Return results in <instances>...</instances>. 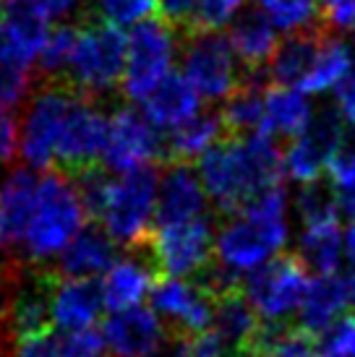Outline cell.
<instances>
[{"mask_svg": "<svg viewBox=\"0 0 355 357\" xmlns=\"http://www.w3.org/2000/svg\"><path fill=\"white\" fill-rule=\"evenodd\" d=\"M285 206V188L277 185L256 196L240 214L227 219L217 235V261L240 274L264 266L266 258L280 253L287 243Z\"/></svg>", "mask_w": 355, "mask_h": 357, "instance_id": "obj_1", "label": "cell"}, {"mask_svg": "<svg viewBox=\"0 0 355 357\" xmlns=\"http://www.w3.org/2000/svg\"><path fill=\"white\" fill-rule=\"evenodd\" d=\"M87 211L81 206L68 175L45 172L34 201L29 229L24 235L19 261L27 266H42L52 256H60L71 240L81 232Z\"/></svg>", "mask_w": 355, "mask_h": 357, "instance_id": "obj_2", "label": "cell"}, {"mask_svg": "<svg viewBox=\"0 0 355 357\" xmlns=\"http://www.w3.org/2000/svg\"><path fill=\"white\" fill-rule=\"evenodd\" d=\"M129 37L105 16L87 13L79 24V40L66 73L60 76L71 86L92 100H102L126 76Z\"/></svg>", "mask_w": 355, "mask_h": 357, "instance_id": "obj_3", "label": "cell"}, {"mask_svg": "<svg viewBox=\"0 0 355 357\" xmlns=\"http://www.w3.org/2000/svg\"><path fill=\"white\" fill-rule=\"evenodd\" d=\"M215 222L209 214L178 227L152 229L144 243L129 253H138L147 261L157 279L196 277L217 256Z\"/></svg>", "mask_w": 355, "mask_h": 357, "instance_id": "obj_4", "label": "cell"}, {"mask_svg": "<svg viewBox=\"0 0 355 357\" xmlns=\"http://www.w3.org/2000/svg\"><path fill=\"white\" fill-rule=\"evenodd\" d=\"M76 94L81 91L73 89L68 81L50 79L29 97L19 123V154L29 169L50 172L55 167L60 130Z\"/></svg>", "mask_w": 355, "mask_h": 357, "instance_id": "obj_5", "label": "cell"}, {"mask_svg": "<svg viewBox=\"0 0 355 357\" xmlns=\"http://www.w3.org/2000/svg\"><path fill=\"white\" fill-rule=\"evenodd\" d=\"M157 165H138L123 172L113 185L108 211H105V229L118 245L126 250L136 248L152 232L154 219V196H157Z\"/></svg>", "mask_w": 355, "mask_h": 357, "instance_id": "obj_6", "label": "cell"}, {"mask_svg": "<svg viewBox=\"0 0 355 357\" xmlns=\"http://www.w3.org/2000/svg\"><path fill=\"white\" fill-rule=\"evenodd\" d=\"M308 287L311 279L293 253H280L243 279V295L266 321H287L293 310H300Z\"/></svg>", "mask_w": 355, "mask_h": 357, "instance_id": "obj_7", "label": "cell"}, {"mask_svg": "<svg viewBox=\"0 0 355 357\" xmlns=\"http://www.w3.org/2000/svg\"><path fill=\"white\" fill-rule=\"evenodd\" d=\"M178 34L159 19L133 24L129 34V63L123 76V91L129 100H147L170 73Z\"/></svg>", "mask_w": 355, "mask_h": 357, "instance_id": "obj_8", "label": "cell"}, {"mask_svg": "<svg viewBox=\"0 0 355 357\" xmlns=\"http://www.w3.org/2000/svg\"><path fill=\"white\" fill-rule=\"evenodd\" d=\"M183 76L207 100H227L238 86L240 68L230 40L219 34H183L178 37Z\"/></svg>", "mask_w": 355, "mask_h": 357, "instance_id": "obj_9", "label": "cell"}, {"mask_svg": "<svg viewBox=\"0 0 355 357\" xmlns=\"http://www.w3.org/2000/svg\"><path fill=\"white\" fill-rule=\"evenodd\" d=\"M110 118L102 112L97 100L87 94H76L60 130L55 167L63 175H76L89 165H97L108 146Z\"/></svg>", "mask_w": 355, "mask_h": 357, "instance_id": "obj_10", "label": "cell"}, {"mask_svg": "<svg viewBox=\"0 0 355 357\" xmlns=\"http://www.w3.org/2000/svg\"><path fill=\"white\" fill-rule=\"evenodd\" d=\"M154 162L168 165V139L138 109L120 107L110 118V136L102 151V165L115 172H129L138 165Z\"/></svg>", "mask_w": 355, "mask_h": 357, "instance_id": "obj_11", "label": "cell"}, {"mask_svg": "<svg viewBox=\"0 0 355 357\" xmlns=\"http://www.w3.org/2000/svg\"><path fill=\"white\" fill-rule=\"evenodd\" d=\"M149 295L154 313L168 321V334L173 339L204 334L212 328L217 300L196 282L157 279Z\"/></svg>", "mask_w": 355, "mask_h": 357, "instance_id": "obj_12", "label": "cell"}, {"mask_svg": "<svg viewBox=\"0 0 355 357\" xmlns=\"http://www.w3.org/2000/svg\"><path fill=\"white\" fill-rule=\"evenodd\" d=\"M342 109L335 105H321L314 112L308 128L296 141H290V149L285 154V167L290 169V175L300 183L321 178V169L329 165L342 139Z\"/></svg>", "mask_w": 355, "mask_h": 357, "instance_id": "obj_13", "label": "cell"}, {"mask_svg": "<svg viewBox=\"0 0 355 357\" xmlns=\"http://www.w3.org/2000/svg\"><path fill=\"white\" fill-rule=\"evenodd\" d=\"M335 29H329L324 19L308 21L306 26H298L277 45L275 55L269 60L272 84L282 89H303L306 81L316 68V60L321 55L326 37Z\"/></svg>", "mask_w": 355, "mask_h": 357, "instance_id": "obj_14", "label": "cell"}, {"mask_svg": "<svg viewBox=\"0 0 355 357\" xmlns=\"http://www.w3.org/2000/svg\"><path fill=\"white\" fill-rule=\"evenodd\" d=\"M48 24L27 0H0V58L31 68L48 45Z\"/></svg>", "mask_w": 355, "mask_h": 357, "instance_id": "obj_15", "label": "cell"}, {"mask_svg": "<svg viewBox=\"0 0 355 357\" xmlns=\"http://www.w3.org/2000/svg\"><path fill=\"white\" fill-rule=\"evenodd\" d=\"M204 214H207V193L201 188V178L196 175L194 165H186V162L168 165L159 185L152 229L188 225Z\"/></svg>", "mask_w": 355, "mask_h": 357, "instance_id": "obj_16", "label": "cell"}, {"mask_svg": "<svg viewBox=\"0 0 355 357\" xmlns=\"http://www.w3.org/2000/svg\"><path fill=\"white\" fill-rule=\"evenodd\" d=\"M102 337L113 357H152L165 344L168 328L154 310L133 305L113 313L105 321Z\"/></svg>", "mask_w": 355, "mask_h": 357, "instance_id": "obj_17", "label": "cell"}, {"mask_svg": "<svg viewBox=\"0 0 355 357\" xmlns=\"http://www.w3.org/2000/svg\"><path fill=\"white\" fill-rule=\"evenodd\" d=\"M40 178L42 175H37V169L19 167L0 185V250L13 253L16 261H19L24 235L29 229Z\"/></svg>", "mask_w": 355, "mask_h": 357, "instance_id": "obj_18", "label": "cell"}, {"mask_svg": "<svg viewBox=\"0 0 355 357\" xmlns=\"http://www.w3.org/2000/svg\"><path fill=\"white\" fill-rule=\"evenodd\" d=\"M105 292L97 279H52V324L66 331H84L99 318Z\"/></svg>", "mask_w": 355, "mask_h": 357, "instance_id": "obj_19", "label": "cell"}, {"mask_svg": "<svg viewBox=\"0 0 355 357\" xmlns=\"http://www.w3.org/2000/svg\"><path fill=\"white\" fill-rule=\"evenodd\" d=\"M118 261V243L110 238L108 229L92 222L66 245L55 271L66 279H94V274L110 271Z\"/></svg>", "mask_w": 355, "mask_h": 357, "instance_id": "obj_20", "label": "cell"}, {"mask_svg": "<svg viewBox=\"0 0 355 357\" xmlns=\"http://www.w3.org/2000/svg\"><path fill=\"white\" fill-rule=\"evenodd\" d=\"M105 337L97 328L66 331L48 328L42 334L10 342L6 357H105Z\"/></svg>", "mask_w": 355, "mask_h": 357, "instance_id": "obj_21", "label": "cell"}, {"mask_svg": "<svg viewBox=\"0 0 355 357\" xmlns=\"http://www.w3.org/2000/svg\"><path fill=\"white\" fill-rule=\"evenodd\" d=\"M227 40L238 52L243 68H264L277 50L275 21L261 6H248L233 19Z\"/></svg>", "mask_w": 355, "mask_h": 357, "instance_id": "obj_22", "label": "cell"}, {"mask_svg": "<svg viewBox=\"0 0 355 357\" xmlns=\"http://www.w3.org/2000/svg\"><path fill=\"white\" fill-rule=\"evenodd\" d=\"M144 112L159 130H175L178 126H183L194 115H198V94L183 73L170 70L168 76L159 81L157 89L144 100Z\"/></svg>", "mask_w": 355, "mask_h": 357, "instance_id": "obj_23", "label": "cell"}, {"mask_svg": "<svg viewBox=\"0 0 355 357\" xmlns=\"http://www.w3.org/2000/svg\"><path fill=\"white\" fill-rule=\"evenodd\" d=\"M259 324H261V316L254 310L246 295L233 292L215 303V321L209 331L219 339L225 352H248Z\"/></svg>", "mask_w": 355, "mask_h": 357, "instance_id": "obj_24", "label": "cell"}, {"mask_svg": "<svg viewBox=\"0 0 355 357\" xmlns=\"http://www.w3.org/2000/svg\"><path fill=\"white\" fill-rule=\"evenodd\" d=\"M154 282H157V274L152 271V266L138 253L120 258L118 264L105 274V282H102L105 305L115 313L133 307L147 295L149 287H154Z\"/></svg>", "mask_w": 355, "mask_h": 357, "instance_id": "obj_25", "label": "cell"}, {"mask_svg": "<svg viewBox=\"0 0 355 357\" xmlns=\"http://www.w3.org/2000/svg\"><path fill=\"white\" fill-rule=\"evenodd\" d=\"M219 139H225V126H222L219 109H204L188 123L178 126L168 136V165H178V162L191 165Z\"/></svg>", "mask_w": 355, "mask_h": 357, "instance_id": "obj_26", "label": "cell"}, {"mask_svg": "<svg viewBox=\"0 0 355 357\" xmlns=\"http://www.w3.org/2000/svg\"><path fill=\"white\" fill-rule=\"evenodd\" d=\"M311 118H314V112L308 107V102L296 89L272 86V89L266 91V136L282 133L285 139L296 141L308 128Z\"/></svg>", "mask_w": 355, "mask_h": 357, "instance_id": "obj_27", "label": "cell"}, {"mask_svg": "<svg viewBox=\"0 0 355 357\" xmlns=\"http://www.w3.org/2000/svg\"><path fill=\"white\" fill-rule=\"evenodd\" d=\"M340 253H342V238L337 225L306 229L298 240V248L293 250V256L306 268V274H319V277L337 274Z\"/></svg>", "mask_w": 355, "mask_h": 357, "instance_id": "obj_28", "label": "cell"}, {"mask_svg": "<svg viewBox=\"0 0 355 357\" xmlns=\"http://www.w3.org/2000/svg\"><path fill=\"white\" fill-rule=\"evenodd\" d=\"M298 214L303 219L306 229L329 227L337 225L340 217V204H337V188L332 180H311L303 183L298 193Z\"/></svg>", "mask_w": 355, "mask_h": 357, "instance_id": "obj_29", "label": "cell"}, {"mask_svg": "<svg viewBox=\"0 0 355 357\" xmlns=\"http://www.w3.org/2000/svg\"><path fill=\"white\" fill-rule=\"evenodd\" d=\"M71 183L76 188V196H79L81 206L87 211V219H92L94 225H99L105 219V211H108L110 196H113V185L115 180L110 178V169L97 162V165H89L81 172L71 175Z\"/></svg>", "mask_w": 355, "mask_h": 357, "instance_id": "obj_30", "label": "cell"}, {"mask_svg": "<svg viewBox=\"0 0 355 357\" xmlns=\"http://www.w3.org/2000/svg\"><path fill=\"white\" fill-rule=\"evenodd\" d=\"M350 50H347V45L340 37H337L335 31L326 37L324 47H321V55L316 60V68L311 73V79L306 81V86L303 91H326L332 89V86H340L342 81L347 79V73H350Z\"/></svg>", "mask_w": 355, "mask_h": 357, "instance_id": "obj_31", "label": "cell"}, {"mask_svg": "<svg viewBox=\"0 0 355 357\" xmlns=\"http://www.w3.org/2000/svg\"><path fill=\"white\" fill-rule=\"evenodd\" d=\"M76 40H79V24L71 26V24H63L58 29L50 31L48 45L42 50L37 66L40 70L48 76V79H60L71 63V55H73V47H76Z\"/></svg>", "mask_w": 355, "mask_h": 357, "instance_id": "obj_32", "label": "cell"}, {"mask_svg": "<svg viewBox=\"0 0 355 357\" xmlns=\"http://www.w3.org/2000/svg\"><path fill=\"white\" fill-rule=\"evenodd\" d=\"M238 6L240 0H198L186 34H217V29L236 19Z\"/></svg>", "mask_w": 355, "mask_h": 357, "instance_id": "obj_33", "label": "cell"}, {"mask_svg": "<svg viewBox=\"0 0 355 357\" xmlns=\"http://www.w3.org/2000/svg\"><path fill=\"white\" fill-rule=\"evenodd\" d=\"M31 94V70L13 60L0 58V107L13 109Z\"/></svg>", "mask_w": 355, "mask_h": 357, "instance_id": "obj_34", "label": "cell"}, {"mask_svg": "<svg viewBox=\"0 0 355 357\" xmlns=\"http://www.w3.org/2000/svg\"><path fill=\"white\" fill-rule=\"evenodd\" d=\"M329 180L337 188H355V123L345 126L342 139L329 159Z\"/></svg>", "mask_w": 355, "mask_h": 357, "instance_id": "obj_35", "label": "cell"}, {"mask_svg": "<svg viewBox=\"0 0 355 357\" xmlns=\"http://www.w3.org/2000/svg\"><path fill=\"white\" fill-rule=\"evenodd\" d=\"M261 8L269 13L275 26L293 31L314 21L311 16H314L316 0H261Z\"/></svg>", "mask_w": 355, "mask_h": 357, "instance_id": "obj_36", "label": "cell"}, {"mask_svg": "<svg viewBox=\"0 0 355 357\" xmlns=\"http://www.w3.org/2000/svg\"><path fill=\"white\" fill-rule=\"evenodd\" d=\"M24 268H27V264H21L16 258H10L8 264L0 266V344L3 347L8 344V316L13 300H16V292H19Z\"/></svg>", "mask_w": 355, "mask_h": 357, "instance_id": "obj_37", "label": "cell"}, {"mask_svg": "<svg viewBox=\"0 0 355 357\" xmlns=\"http://www.w3.org/2000/svg\"><path fill=\"white\" fill-rule=\"evenodd\" d=\"M97 6L113 24H138V19L154 10V0H97Z\"/></svg>", "mask_w": 355, "mask_h": 357, "instance_id": "obj_38", "label": "cell"}, {"mask_svg": "<svg viewBox=\"0 0 355 357\" xmlns=\"http://www.w3.org/2000/svg\"><path fill=\"white\" fill-rule=\"evenodd\" d=\"M196 3L198 0H154V10H157V19L162 24H168L170 29L180 37V34L188 31Z\"/></svg>", "mask_w": 355, "mask_h": 357, "instance_id": "obj_39", "label": "cell"}, {"mask_svg": "<svg viewBox=\"0 0 355 357\" xmlns=\"http://www.w3.org/2000/svg\"><path fill=\"white\" fill-rule=\"evenodd\" d=\"M19 151V123L10 109L0 107V167L8 165Z\"/></svg>", "mask_w": 355, "mask_h": 357, "instance_id": "obj_40", "label": "cell"}, {"mask_svg": "<svg viewBox=\"0 0 355 357\" xmlns=\"http://www.w3.org/2000/svg\"><path fill=\"white\" fill-rule=\"evenodd\" d=\"M27 3L48 21L68 19L79 10V0H27Z\"/></svg>", "mask_w": 355, "mask_h": 357, "instance_id": "obj_41", "label": "cell"}, {"mask_svg": "<svg viewBox=\"0 0 355 357\" xmlns=\"http://www.w3.org/2000/svg\"><path fill=\"white\" fill-rule=\"evenodd\" d=\"M337 100H340V109L345 112V118L355 123V79L347 76L340 86H337Z\"/></svg>", "mask_w": 355, "mask_h": 357, "instance_id": "obj_42", "label": "cell"}, {"mask_svg": "<svg viewBox=\"0 0 355 357\" xmlns=\"http://www.w3.org/2000/svg\"><path fill=\"white\" fill-rule=\"evenodd\" d=\"M345 256H347V264L353 268V279H355V225H350L345 235Z\"/></svg>", "mask_w": 355, "mask_h": 357, "instance_id": "obj_43", "label": "cell"}, {"mask_svg": "<svg viewBox=\"0 0 355 357\" xmlns=\"http://www.w3.org/2000/svg\"><path fill=\"white\" fill-rule=\"evenodd\" d=\"M324 8H335V6H342V3H353V0H321Z\"/></svg>", "mask_w": 355, "mask_h": 357, "instance_id": "obj_44", "label": "cell"}, {"mask_svg": "<svg viewBox=\"0 0 355 357\" xmlns=\"http://www.w3.org/2000/svg\"><path fill=\"white\" fill-rule=\"evenodd\" d=\"M350 357H355V337H353V347H350Z\"/></svg>", "mask_w": 355, "mask_h": 357, "instance_id": "obj_45", "label": "cell"}]
</instances>
